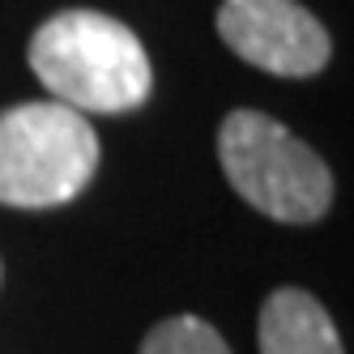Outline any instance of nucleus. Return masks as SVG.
Segmentation results:
<instances>
[{"instance_id":"2","label":"nucleus","mask_w":354,"mask_h":354,"mask_svg":"<svg viewBox=\"0 0 354 354\" xmlns=\"http://www.w3.org/2000/svg\"><path fill=\"white\" fill-rule=\"evenodd\" d=\"M222 175L257 214L308 226L333 205V171L316 149L265 111L235 107L218 129Z\"/></svg>"},{"instance_id":"5","label":"nucleus","mask_w":354,"mask_h":354,"mask_svg":"<svg viewBox=\"0 0 354 354\" xmlns=\"http://www.w3.org/2000/svg\"><path fill=\"white\" fill-rule=\"evenodd\" d=\"M257 337L261 354H346L333 316L299 286H282L261 303Z\"/></svg>"},{"instance_id":"7","label":"nucleus","mask_w":354,"mask_h":354,"mask_svg":"<svg viewBox=\"0 0 354 354\" xmlns=\"http://www.w3.org/2000/svg\"><path fill=\"white\" fill-rule=\"evenodd\" d=\"M0 282H5V265H0Z\"/></svg>"},{"instance_id":"6","label":"nucleus","mask_w":354,"mask_h":354,"mask_svg":"<svg viewBox=\"0 0 354 354\" xmlns=\"http://www.w3.org/2000/svg\"><path fill=\"white\" fill-rule=\"evenodd\" d=\"M141 354H231L222 333L201 316H167L141 342Z\"/></svg>"},{"instance_id":"1","label":"nucleus","mask_w":354,"mask_h":354,"mask_svg":"<svg viewBox=\"0 0 354 354\" xmlns=\"http://www.w3.org/2000/svg\"><path fill=\"white\" fill-rule=\"evenodd\" d=\"M26 60L56 103L73 111H137L154 90V68L133 26L98 9H64L30 35Z\"/></svg>"},{"instance_id":"4","label":"nucleus","mask_w":354,"mask_h":354,"mask_svg":"<svg viewBox=\"0 0 354 354\" xmlns=\"http://www.w3.org/2000/svg\"><path fill=\"white\" fill-rule=\"evenodd\" d=\"M218 35L239 60L273 77H316L333 56L324 21L299 0H222Z\"/></svg>"},{"instance_id":"3","label":"nucleus","mask_w":354,"mask_h":354,"mask_svg":"<svg viewBox=\"0 0 354 354\" xmlns=\"http://www.w3.org/2000/svg\"><path fill=\"white\" fill-rule=\"evenodd\" d=\"M98 137L64 103H17L0 111V205L56 209L77 201L98 171Z\"/></svg>"}]
</instances>
